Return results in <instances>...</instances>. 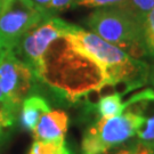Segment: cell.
<instances>
[{
	"mask_svg": "<svg viewBox=\"0 0 154 154\" xmlns=\"http://www.w3.org/2000/svg\"><path fill=\"white\" fill-rule=\"evenodd\" d=\"M40 80L73 102L112 87L102 65L65 35L56 40L47 51Z\"/></svg>",
	"mask_w": 154,
	"mask_h": 154,
	"instance_id": "cell-1",
	"label": "cell"
},
{
	"mask_svg": "<svg viewBox=\"0 0 154 154\" xmlns=\"http://www.w3.org/2000/svg\"><path fill=\"white\" fill-rule=\"evenodd\" d=\"M65 38L98 62L106 72L112 87L123 85L125 93H129L147 82L149 65L146 62L134 58L91 31L74 25L65 34Z\"/></svg>",
	"mask_w": 154,
	"mask_h": 154,
	"instance_id": "cell-2",
	"label": "cell"
},
{
	"mask_svg": "<svg viewBox=\"0 0 154 154\" xmlns=\"http://www.w3.org/2000/svg\"><path fill=\"white\" fill-rule=\"evenodd\" d=\"M86 24L99 38L134 58L146 57L142 44V23L121 7L96 8L87 17Z\"/></svg>",
	"mask_w": 154,
	"mask_h": 154,
	"instance_id": "cell-3",
	"label": "cell"
},
{
	"mask_svg": "<svg viewBox=\"0 0 154 154\" xmlns=\"http://www.w3.org/2000/svg\"><path fill=\"white\" fill-rule=\"evenodd\" d=\"M145 121L143 113L131 110L112 118H100L83 134L81 154H107L137 135Z\"/></svg>",
	"mask_w": 154,
	"mask_h": 154,
	"instance_id": "cell-4",
	"label": "cell"
},
{
	"mask_svg": "<svg viewBox=\"0 0 154 154\" xmlns=\"http://www.w3.org/2000/svg\"><path fill=\"white\" fill-rule=\"evenodd\" d=\"M73 28L74 25L57 16L44 17L23 35L14 51L40 80L47 51L56 40L63 38Z\"/></svg>",
	"mask_w": 154,
	"mask_h": 154,
	"instance_id": "cell-5",
	"label": "cell"
},
{
	"mask_svg": "<svg viewBox=\"0 0 154 154\" xmlns=\"http://www.w3.org/2000/svg\"><path fill=\"white\" fill-rule=\"evenodd\" d=\"M45 16L29 0H2L0 7V50L15 49L23 35Z\"/></svg>",
	"mask_w": 154,
	"mask_h": 154,
	"instance_id": "cell-6",
	"label": "cell"
},
{
	"mask_svg": "<svg viewBox=\"0 0 154 154\" xmlns=\"http://www.w3.org/2000/svg\"><path fill=\"white\" fill-rule=\"evenodd\" d=\"M34 74L13 49L0 50V89L15 113L31 91Z\"/></svg>",
	"mask_w": 154,
	"mask_h": 154,
	"instance_id": "cell-7",
	"label": "cell"
},
{
	"mask_svg": "<svg viewBox=\"0 0 154 154\" xmlns=\"http://www.w3.org/2000/svg\"><path fill=\"white\" fill-rule=\"evenodd\" d=\"M69 128V116L64 111H49L41 116L33 130L34 140H54L65 138Z\"/></svg>",
	"mask_w": 154,
	"mask_h": 154,
	"instance_id": "cell-8",
	"label": "cell"
},
{
	"mask_svg": "<svg viewBox=\"0 0 154 154\" xmlns=\"http://www.w3.org/2000/svg\"><path fill=\"white\" fill-rule=\"evenodd\" d=\"M50 111L47 100L38 95H31L21 105V121L29 131H33L41 116Z\"/></svg>",
	"mask_w": 154,
	"mask_h": 154,
	"instance_id": "cell-9",
	"label": "cell"
},
{
	"mask_svg": "<svg viewBox=\"0 0 154 154\" xmlns=\"http://www.w3.org/2000/svg\"><path fill=\"white\" fill-rule=\"evenodd\" d=\"M123 93H113L102 96L96 104V110L102 118H112L122 114L130 104L129 102H122Z\"/></svg>",
	"mask_w": 154,
	"mask_h": 154,
	"instance_id": "cell-10",
	"label": "cell"
},
{
	"mask_svg": "<svg viewBox=\"0 0 154 154\" xmlns=\"http://www.w3.org/2000/svg\"><path fill=\"white\" fill-rule=\"evenodd\" d=\"M28 154H71L65 144V138L54 140H34Z\"/></svg>",
	"mask_w": 154,
	"mask_h": 154,
	"instance_id": "cell-11",
	"label": "cell"
},
{
	"mask_svg": "<svg viewBox=\"0 0 154 154\" xmlns=\"http://www.w3.org/2000/svg\"><path fill=\"white\" fill-rule=\"evenodd\" d=\"M142 44L145 56L154 60V8L142 21Z\"/></svg>",
	"mask_w": 154,
	"mask_h": 154,
	"instance_id": "cell-12",
	"label": "cell"
},
{
	"mask_svg": "<svg viewBox=\"0 0 154 154\" xmlns=\"http://www.w3.org/2000/svg\"><path fill=\"white\" fill-rule=\"evenodd\" d=\"M107 154H154V143L144 142L140 139L132 140L129 143H123Z\"/></svg>",
	"mask_w": 154,
	"mask_h": 154,
	"instance_id": "cell-13",
	"label": "cell"
},
{
	"mask_svg": "<svg viewBox=\"0 0 154 154\" xmlns=\"http://www.w3.org/2000/svg\"><path fill=\"white\" fill-rule=\"evenodd\" d=\"M121 8L142 23L146 14L154 8V0H127Z\"/></svg>",
	"mask_w": 154,
	"mask_h": 154,
	"instance_id": "cell-14",
	"label": "cell"
},
{
	"mask_svg": "<svg viewBox=\"0 0 154 154\" xmlns=\"http://www.w3.org/2000/svg\"><path fill=\"white\" fill-rule=\"evenodd\" d=\"M15 116H16V113L11 107L5 95L2 94L1 89H0V131L2 128L11 126L14 122Z\"/></svg>",
	"mask_w": 154,
	"mask_h": 154,
	"instance_id": "cell-15",
	"label": "cell"
},
{
	"mask_svg": "<svg viewBox=\"0 0 154 154\" xmlns=\"http://www.w3.org/2000/svg\"><path fill=\"white\" fill-rule=\"evenodd\" d=\"M127 0H75V6L86 8H104V7H122Z\"/></svg>",
	"mask_w": 154,
	"mask_h": 154,
	"instance_id": "cell-16",
	"label": "cell"
},
{
	"mask_svg": "<svg viewBox=\"0 0 154 154\" xmlns=\"http://www.w3.org/2000/svg\"><path fill=\"white\" fill-rule=\"evenodd\" d=\"M75 0H51L49 6L47 7L46 15L47 16H56V14L62 13L71 7H74Z\"/></svg>",
	"mask_w": 154,
	"mask_h": 154,
	"instance_id": "cell-17",
	"label": "cell"
},
{
	"mask_svg": "<svg viewBox=\"0 0 154 154\" xmlns=\"http://www.w3.org/2000/svg\"><path fill=\"white\" fill-rule=\"evenodd\" d=\"M144 128H140L137 132L138 139L154 143V116L151 118H146V121L144 123Z\"/></svg>",
	"mask_w": 154,
	"mask_h": 154,
	"instance_id": "cell-18",
	"label": "cell"
},
{
	"mask_svg": "<svg viewBox=\"0 0 154 154\" xmlns=\"http://www.w3.org/2000/svg\"><path fill=\"white\" fill-rule=\"evenodd\" d=\"M31 4L33 5V7H35L39 11H41L45 16L46 15V11H47V7L49 6L50 1L51 0H29Z\"/></svg>",
	"mask_w": 154,
	"mask_h": 154,
	"instance_id": "cell-19",
	"label": "cell"
},
{
	"mask_svg": "<svg viewBox=\"0 0 154 154\" xmlns=\"http://www.w3.org/2000/svg\"><path fill=\"white\" fill-rule=\"evenodd\" d=\"M147 82H149V85L154 87V63L152 65H149V80Z\"/></svg>",
	"mask_w": 154,
	"mask_h": 154,
	"instance_id": "cell-20",
	"label": "cell"
},
{
	"mask_svg": "<svg viewBox=\"0 0 154 154\" xmlns=\"http://www.w3.org/2000/svg\"><path fill=\"white\" fill-rule=\"evenodd\" d=\"M1 4H2V0H0V7H1Z\"/></svg>",
	"mask_w": 154,
	"mask_h": 154,
	"instance_id": "cell-21",
	"label": "cell"
}]
</instances>
